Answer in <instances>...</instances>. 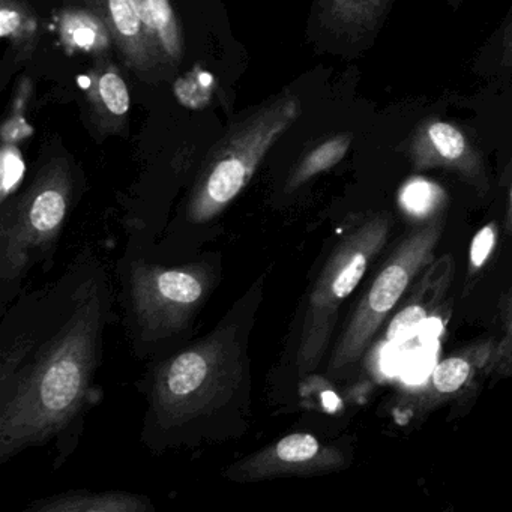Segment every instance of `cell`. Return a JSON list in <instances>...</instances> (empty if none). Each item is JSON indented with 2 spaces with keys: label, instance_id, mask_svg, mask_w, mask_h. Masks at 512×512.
I'll return each mask as SVG.
<instances>
[{
  "label": "cell",
  "instance_id": "obj_6",
  "mask_svg": "<svg viewBox=\"0 0 512 512\" xmlns=\"http://www.w3.org/2000/svg\"><path fill=\"white\" fill-rule=\"evenodd\" d=\"M442 232V218H431L424 226L413 230L386 260L335 344L328 365L329 374L344 373L364 356L389 314L433 262Z\"/></svg>",
  "mask_w": 512,
  "mask_h": 512
},
{
  "label": "cell",
  "instance_id": "obj_9",
  "mask_svg": "<svg viewBox=\"0 0 512 512\" xmlns=\"http://www.w3.org/2000/svg\"><path fill=\"white\" fill-rule=\"evenodd\" d=\"M86 4L100 11L112 32L116 50L131 71L149 82L161 74L166 67L155 52L131 0H88Z\"/></svg>",
  "mask_w": 512,
  "mask_h": 512
},
{
  "label": "cell",
  "instance_id": "obj_15",
  "mask_svg": "<svg viewBox=\"0 0 512 512\" xmlns=\"http://www.w3.org/2000/svg\"><path fill=\"white\" fill-rule=\"evenodd\" d=\"M148 31L152 46L164 67H176L184 58V35L172 0H131Z\"/></svg>",
  "mask_w": 512,
  "mask_h": 512
},
{
  "label": "cell",
  "instance_id": "obj_7",
  "mask_svg": "<svg viewBox=\"0 0 512 512\" xmlns=\"http://www.w3.org/2000/svg\"><path fill=\"white\" fill-rule=\"evenodd\" d=\"M209 262L176 268L137 263L131 269L130 299L137 329L146 343H160L181 334L196 319L217 284Z\"/></svg>",
  "mask_w": 512,
  "mask_h": 512
},
{
  "label": "cell",
  "instance_id": "obj_14",
  "mask_svg": "<svg viewBox=\"0 0 512 512\" xmlns=\"http://www.w3.org/2000/svg\"><path fill=\"white\" fill-rule=\"evenodd\" d=\"M59 40L70 53H86L106 59L115 47L112 32L100 11L92 5L64 8L58 17Z\"/></svg>",
  "mask_w": 512,
  "mask_h": 512
},
{
  "label": "cell",
  "instance_id": "obj_17",
  "mask_svg": "<svg viewBox=\"0 0 512 512\" xmlns=\"http://www.w3.org/2000/svg\"><path fill=\"white\" fill-rule=\"evenodd\" d=\"M388 7L389 0H319L322 22L340 34L353 37L376 29Z\"/></svg>",
  "mask_w": 512,
  "mask_h": 512
},
{
  "label": "cell",
  "instance_id": "obj_12",
  "mask_svg": "<svg viewBox=\"0 0 512 512\" xmlns=\"http://www.w3.org/2000/svg\"><path fill=\"white\" fill-rule=\"evenodd\" d=\"M416 169L455 170L467 178L481 175V163L470 148L466 136L448 122L436 121L422 125L410 146Z\"/></svg>",
  "mask_w": 512,
  "mask_h": 512
},
{
  "label": "cell",
  "instance_id": "obj_10",
  "mask_svg": "<svg viewBox=\"0 0 512 512\" xmlns=\"http://www.w3.org/2000/svg\"><path fill=\"white\" fill-rule=\"evenodd\" d=\"M454 277V260L451 256H443L433 260L419 275L416 287L404 301L403 308L392 317L386 329L385 338L388 343L398 344L415 338L424 328L427 320L442 307L446 292Z\"/></svg>",
  "mask_w": 512,
  "mask_h": 512
},
{
  "label": "cell",
  "instance_id": "obj_16",
  "mask_svg": "<svg viewBox=\"0 0 512 512\" xmlns=\"http://www.w3.org/2000/svg\"><path fill=\"white\" fill-rule=\"evenodd\" d=\"M151 500L139 494L124 491H68L49 499L38 500L29 506L31 512H148Z\"/></svg>",
  "mask_w": 512,
  "mask_h": 512
},
{
  "label": "cell",
  "instance_id": "obj_13",
  "mask_svg": "<svg viewBox=\"0 0 512 512\" xmlns=\"http://www.w3.org/2000/svg\"><path fill=\"white\" fill-rule=\"evenodd\" d=\"M85 94L89 116L98 134L119 136L124 133L130 116V91L112 61L98 59L89 71Z\"/></svg>",
  "mask_w": 512,
  "mask_h": 512
},
{
  "label": "cell",
  "instance_id": "obj_23",
  "mask_svg": "<svg viewBox=\"0 0 512 512\" xmlns=\"http://www.w3.org/2000/svg\"><path fill=\"white\" fill-rule=\"evenodd\" d=\"M505 229L508 235H512V187L511 193H509V208L508 214H506Z\"/></svg>",
  "mask_w": 512,
  "mask_h": 512
},
{
  "label": "cell",
  "instance_id": "obj_20",
  "mask_svg": "<svg viewBox=\"0 0 512 512\" xmlns=\"http://www.w3.org/2000/svg\"><path fill=\"white\" fill-rule=\"evenodd\" d=\"M446 196L442 188L433 182L415 178L407 182L400 191V208L413 220L425 221L437 217V211L445 203Z\"/></svg>",
  "mask_w": 512,
  "mask_h": 512
},
{
  "label": "cell",
  "instance_id": "obj_2",
  "mask_svg": "<svg viewBox=\"0 0 512 512\" xmlns=\"http://www.w3.org/2000/svg\"><path fill=\"white\" fill-rule=\"evenodd\" d=\"M260 283L211 334L166 359L155 371L149 422L179 439L202 430L248 392V335Z\"/></svg>",
  "mask_w": 512,
  "mask_h": 512
},
{
  "label": "cell",
  "instance_id": "obj_22",
  "mask_svg": "<svg viewBox=\"0 0 512 512\" xmlns=\"http://www.w3.org/2000/svg\"><path fill=\"white\" fill-rule=\"evenodd\" d=\"M503 337L497 343L496 368H502L512 374V287L506 296L502 313Z\"/></svg>",
  "mask_w": 512,
  "mask_h": 512
},
{
  "label": "cell",
  "instance_id": "obj_5",
  "mask_svg": "<svg viewBox=\"0 0 512 512\" xmlns=\"http://www.w3.org/2000/svg\"><path fill=\"white\" fill-rule=\"evenodd\" d=\"M391 218L380 214L350 230L329 254L305 307L296 350L299 376L314 373L331 344L343 302L355 292L371 262L385 248Z\"/></svg>",
  "mask_w": 512,
  "mask_h": 512
},
{
  "label": "cell",
  "instance_id": "obj_19",
  "mask_svg": "<svg viewBox=\"0 0 512 512\" xmlns=\"http://www.w3.org/2000/svg\"><path fill=\"white\" fill-rule=\"evenodd\" d=\"M353 136L349 133L328 137L311 148L293 167L286 182L287 193L298 190L302 185L337 166L349 151Z\"/></svg>",
  "mask_w": 512,
  "mask_h": 512
},
{
  "label": "cell",
  "instance_id": "obj_3",
  "mask_svg": "<svg viewBox=\"0 0 512 512\" xmlns=\"http://www.w3.org/2000/svg\"><path fill=\"white\" fill-rule=\"evenodd\" d=\"M299 112L298 98L281 92L230 125L200 169L187 203L188 220L205 224L223 214L253 179L272 146L298 119Z\"/></svg>",
  "mask_w": 512,
  "mask_h": 512
},
{
  "label": "cell",
  "instance_id": "obj_8",
  "mask_svg": "<svg viewBox=\"0 0 512 512\" xmlns=\"http://www.w3.org/2000/svg\"><path fill=\"white\" fill-rule=\"evenodd\" d=\"M344 457L313 434L292 433L247 455L227 469L226 478L256 482L283 476H313L340 469Z\"/></svg>",
  "mask_w": 512,
  "mask_h": 512
},
{
  "label": "cell",
  "instance_id": "obj_24",
  "mask_svg": "<svg viewBox=\"0 0 512 512\" xmlns=\"http://www.w3.org/2000/svg\"><path fill=\"white\" fill-rule=\"evenodd\" d=\"M505 46L508 52H512V25L509 26L508 32L505 35Z\"/></svg>",
  "mask_w": 512,
  "mask_h": 512
},
{
  "label": "cell",
  "instance_id": "obj_4",
  "mask_svg": "<svg viewBox=\"0 0 512 512\" xmlns=\"http://www.w3.org/2000/svg\"><path fill=\"white\" fill-rule=\"evenodd\" d=\"M73 170L56 157L38 170L31 184L10 202L0 217V283L16 286L32 266L58 244L73 200Z\"/></svg>",
  "mask_w": 512,
  "mask_h": 512
},
{
  "label": "cell",
  "instance_id": "obj_21",
  "mask_svg": "<svg viewBox=\"0 0 512 512\" xmlns=\"http://www.w3.org/2000/svg\"><path fill=\"white\" fill-rule=\"evenodd\" d=\"M497 244V226L494 223L482 227L475 236L469 251V272L476 274L484 268Z\"/></svg>",
  "mask_w": 512,
  "mask_h": 512
},
{
  "label": "cell",
  "instance_id": "obj_18",
  "mask_svg": "<svg viewBox=\"0 0 512 512\" xmlns=\"http://www.w3.org/2000/svg\"><path fill=\"white\" fill-rule=\"evenodd\" d=\"M0 37L7 41L17 62L34 55L41 38L40 17L26 0H0Z\"/></svg>",
  "mask_w": 512,
  "mask_h": 512
},
{
  "label": "cell",
  "instance_id": "obj_11",
  "mask_svg": "<svg viewBox=\"0 0 512 512\" xmlns=\"http://www.w3.org/2000/svg\"><path fill=\"white\" fill-rule=\"evenodd\" d=\"M496 364L497 343L494 341L467 347L440 361L431 371L427 385L418 391L415 400L407 401L406 404L427 409L440 401L460 395L475 383L479 374L487 371V368L496 367Z\"/></svg>",
  "mask_w": 512,
  "mask_h": 512
},
{
  "label": "cell",
  "instance_id": "obj_1",
  "mask_svg": "<svg viewBox=\"0 0 512 512\" xmlns=\"http://www.w3.org/2000/svg\"><path fill=\"white\" fill-rule=\"evenodd\" d=\"M109 310V283L92 259L11 310L0 350L2 463L61 439L85 415Z\"/></svg>",
  "mask_w": 512,
  "mask_h": 512
}]
</instances>
